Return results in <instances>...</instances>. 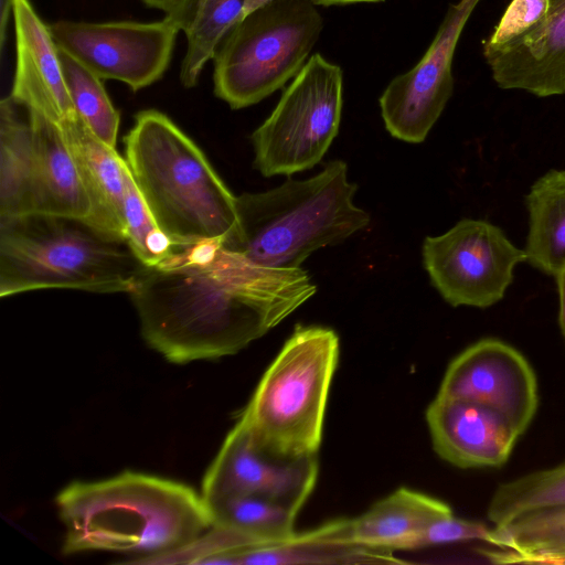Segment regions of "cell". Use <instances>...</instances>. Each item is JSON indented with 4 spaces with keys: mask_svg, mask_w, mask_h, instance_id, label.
Here are the masks:
<instances>
[{
    "mask_svg": "<svg viewBox=\"0 0 565 565\" xmlns=\"http://www.w3.org/2000/svg\"><path fill=\"white\" fill-rule=\"evenodd\" d=\"M317 291L302 268H269L221 241L177 245L129 292L147 344L177 364L234 354Z\"/></svg>",
    "mask_w": 565,
    "mask_h": 565,
    "instance_id": "cell-1",
    "label": "cell"
},
{
    "mask_svg": "<svg viewBox=\"0 0 565 565\" xmlns=\"http://www.w3.org/2000/svg\"><path fill=\"white\" fill-rule=\"evenodd\" d=\"M65 527L62 553L111 552L147 559L180 550L213 525L202 498L188 484L122 471L97 481H73L55 498Z\"/></svg>",
    "mask_w": 565,
    "mask_h": 565,
    "instance_id": "cell-2",
    "label": "cell"
},
{
    "mask_svg": "<svg viewBox=\"0 0 565 565\" xmlns=\"http://www.w3.org/2000/svg\"><path fill=\"white\" fill-rule=\"evenodd\" d=\"M125 145L134 180L174 245L222 241L234 232L237 196L167 115L156 109L139 111Z\"/></svg>",
    "mask_w": 565,
    "mask_h": 565,
    "instance_id": "cell-3",
    "label": "cell"
},
{
    "mask_svg": "<svg viewBox=\"0 0 565 565\" xmlns=\"http://www.w3.org/2000/svg\"><path fill=\"white\" fill-rule=\"evenodd\" d=\"M358 185L342 160L306 180L236 198L237 225L221 241L226 249L269 268H301L316 250L342 243L370 224L353 203Z\"/></svg>",
    "mask_w": 565,
    "mask_h": 565,
    "instance_id": "cell-4",
    "label": "cell"
},
{
    "mask_svg": "<svg viewBox=\"0 0 565 565\" xmlns=\"http://www.w3.org/2000/svg\"><path fill=\"white\" fill-rule=\"evenodd\" d=\"M128 242L88 222L30 213L0 218V297L38 289L130 292L145 268Z\"/></svg>",
    "mask_w": 565,
    "mask_h": 565,
    "instance_id": "cell-5",
    "label": "cell"
},
{
    "mask_svg": "<svg viewBox=\"0 0 565 565\" xmlns=\"http://www.w3.org/2000/svg\"><path fill=\"white\" fill-rule=\"evenodd\" d=\"M339 348L330 328L295 329L237 420L258 449L286 459L317 455Z\"/></svg>",
    "mask_w": 565,
    "mask_h": 565,
    "instance_id": "cell-6",
    "label": "cell"
},
{
    "mask_svg": "<svg viewBox=\"0 0 565 565\" xmlns=\"http://www.w3.org/2000/svg\"><path fill=\"white\" fill-rule=\"evenodd\" d=\"M323 30L311 0H274L237 22L213 56L214 94L232 109L259 103L294 78Z\"/></svg>",
    "mask_w": 565,
    "mask_h": 565,
    "instance_id": "cell-7",
    "label": "cell"
},
{
    "mask_svg": "<svg viewBox=\"0 0 565 565\" xmlns=\"http://www.w3.org/2000/svg\"><path fill=\"white\" fill-rule=\"evenodd\" d=\"M342 107L341 67L315 53L252 134L254 168L273 177L318 164L338 135Z\"/></svg>",
    "mask_w": 565,
    "mask_h": 565,
    "instance_id": "cell-8",
    "label": "cell"
},
{
    "mask_svg": "<svg viewBox=\"0 0 565 565\" xmlns=\"http://www.w3.org/2000/svg\"><path fill=\"white\" fill-rule=\"evenodd\" d=\"M526 259L495 225L465 218L446 233L427 236L423 263L430 281L452 307L488 308L499 302Z\"/></svg>",
    "mask_w": 565,
    "mask_h": 565,
    "instance_id": "cell-9",
    "label": "cell"
},
{
    "mask_svg": "<svg viewBox=\"0 0 565 565\" xmlns=\"http://www.w3.org/2000/svg\"><path fill=\"white\" fill-rule=\"evenodd\" d=\"M49 29L60 50L100 79L125 83L134 92L162 78L180 31L164 18L151 23L58 20Z\"/></svg>",
    "mask_w": 565,
    "mask_h": 565,
    "instance_id": "cell-10",
    "label": "cell"
},
{
    "mask_svg": "<svg viewBox=\"0 0 565 565\" xmlns=\"http://www.w3.org/2000/svg\"><path fill=\"white\" fill-rule=\"evenodd\" d=\"M480 0H459L448 7L429 47L409 71L394 77L379 104L386 130L394 138L423 142L454 93L451 71L461 32Z\"/></svg>",
    "mask_w": 565,
    "mask_h": 565,
    "instance_id": "cell-11",
    "label": "cell"
},
{
    "mask_svg": "<svg viewBox=\"0 0 565 565\" xmlns=\"http://www.w3.org/2000/svg\"><path fill=\"white\" fill-rule=\"evenodd\" d=\"M438 394L489 406L503 414L520 435L539 406L533 367L520 351L493 338L479 340L450 362Z\"/></svg>",
    "mask_w": 565,
    "mask_h": 565,
    "instance_id": "cell-12",
    "label": "cell"
},
{
    "mask_svg": "<svg viewBox=\"0 0 565 565\" xmlns=\"http://www.w3.org/2000/svg\"><path fill=\"white\" fill-rule=\"evenodd\" d=\"M318 477L316 456L286 459L258 449L237 422L223 441L202 482L205 503L230 497H260L298 510Z\"/></svg>",
    "mask_w": 565,
    "mask_h": 565,
    "instance_id": "cell-13",
    "label": "cell"
},
{
    "mask_svg": "<svg viewBox=\"0 0 565 565\" xmlns=\"http://www.w3.org/2000/svg\"><path fill=\"white\" fill-rule=\"evenodd\" d=\"M12 17L15 67L10 96L28 111L66 129L81 117L72 100L49 25L30 0H14Z\"/></svg>",
    "mask_w": 565,
    "mask_h": 565,
    "instance_id": "cell-14",
    "label": "cell"
},
{
    "mask_svg": "<svg viewBox=\"0 0 565 565\" xmlns=\"http://www.w3.org/2000/svg\"><path fill=\"white\" fill-rule=\"evenodd\" d=\"M426 422L436 454L462 469L504 465L521 436L498 411L439 394L426 409Z\"/></svg>",
    "mask_w": 565,
    "mask_h": 565,
    "instance_id": "cell-15",
    "label": "cell"
},
{
    "mask_svg": "<svg viewBox=\"0 0 565 565\" xmlns=\"http://www.w3.org/2000/svg\"><path fill=\"white\" fill-rule=\"evenodd\" d=\"M484 58L500 88L539 97L564 95L565 0L551 7L533 30Z\"/></svg>",
    "mask_w": 565,
    "mask_h": 565,
    "instance_id": "cell-16",
    "label": "cell"
},
{
    "mask_svg": "<svg viewBox=\"0 0 565 565\" xmlns=\"http://www.w3.org/2000/svg\"><path fill=\"white\" fill-rule=\"evenodd\" d=\"M28 113L36 154V213L79 218L93 225V198L66 134L42 116Z\"/></svg>",
    "mask_w": 565,
    "mask_h": 565,
    "instance_id": "cell-17",
    "label": "cell"
},
{
    "mask_svg": "<svg viewBox=\"0 0 565 565\" xmlns=\"http://www.w3.org/2000/svg\"><path fill=\"white\" fill-rule=\"evenodd\" d=\"M452 514L451 508L433 497L399 488L367 511L345 521L348 543L387 553L407 550L411 541L435 520Z\"/></svg>",
    "mask_w": 565,
    "mask_h": 565,
    "instance_id": "cell-18",
    "label": "cell"
},
{
    "mask_svg": "<svg viewBox=\"0 0 565 565\" xmlns=\"http://www.w3.org/2000/svg\"><path fill=\"white\" fill-rule=\"evenodd\" d=\"M36 154L28 110L0 103V218L36 213Z\"/></svg>",
    "mask_w": 565,
    "mask_h": 565,
    "instance_id": "cell-19",
    "label": "cell"
},
{
    "mask_svg": "<svg viewBox=\"0 0 565 565\" xmlns=\"http://www.w3.org/2000/svg\"><path fill=\"white\" fill-rule=\"evenodd\" d=\"M83 168L95 213L93 226L126 239L124 216L125 174L128 168L116 148L100 141L79 119L62 129ZM127 241V239H126Z\"/></svg>",
    "mask_w": 565,
    "mask_h": 565,
    "instance_id": "cell-20",
    "label": "cell"
},
{
    "mask_svg": "<svg viewBox=\"0 0 565 565\" xmlns=\"http://www.w3.org/2000/svg\"><path fill=\"white\" fill-rule=\"evenodd\" d=\"M529 233L526 262L556 276L565 267V171L550 170L526 195Z\"/></svg>",
    "mask_w": 565,
    "mask_h": 565,
    "instance_id": "cell-21",
    "label": "cell"
},
{
    "mask_svg": "<svg viewBox=\"0 0 565 565\" xmlns=\"http://www.w3.org/2000/svg\"><path fill=\"white\" fill-rule=\"evenodd\" d=\"M487 543L495 546L483 551L492 563L542 564L547 556L565 551V504L525 511L494 525Z\"/></svg>",
    "mask_w": 565,
    "mask_h": 565,
    "instance_id": "cell-22",
    "label": "cell"
},
{
    "mask_svg": "<svg viewBox=\"0 0 565 565\" xmlns=\"http://www.w3.org/2000/svg\"><path fill=\"white\" fill-rule=\"evenodd\" d=\"M214 525L227 527L266 543L292 537L300 510L260 497H230L205 503Z\"/></svg>",
    "mask_w": 565,
    "mask_h": 565,
    "instance_id": "cell-23",
    "label": "cell"
},
{
    "mask_svg": "<svg viewBox=\"0 0 565 565\" xmlns=\"http://www.w3.org/2000/svg\"><path fill=\"white\" fill-rule=\"evenodd\" d=\"M244 0H199L188 28L186 51L180 67L185 88L198 85L202 71L228 31L237 23Z\"/></svg>",
    "mask_w": 565,
    "mask_h": 565,
    "instance_id": "cell-24",
    "label": "cell"
},
{
    "mask_svg": "<svg viewBox=\"0 0 565 565\" xmlns=\"http://www.w3.org/2000/svg\"><path fill=\"white\" fill-rule=\"evenodd\" d=\"M559 504H565V462L500 484L489 501L487 518L499 525L525 511Z\"/></svg>",
    "mask_w": 565,
    "mask_h": 565,
    "instance_id": "cell-25",
    "label": "cell"
},
{
    "mask_svg": "<svg viewBox=\"0 0 565 565\" xmlns=\"http://www.w3.org/2000/svg\"><path fill=\"white\" fill-rule=\"evenodd\" d=\"M58 56L78 116L100 141L116 148L120 115L113 105L103 79L60 49Z\"/></svg>",
    "mask_w": 565,
    "mask_h": 565,
    "instance_id": "cell-26",
    "label": "cell"
},
{
    "mask_svg": "<svg viewBox=\"0 0 565 565\" xmlns=\"http://www.w3.org/2000/svg\"><path fill=\"white\" fill-rule=\"evenodd\" d=\"M124 216L126 239L146 266L157 265L173 253L177 245L159 227L129 167L125 174Z\"/></svg>",
    "mask_w": 565,
    "mask_h": 565,
    "instance_id": "cell-27",
    "label": "cell"
},
{
    "mask_svg": "<svg viewBox=\"0 0 565 565\" xmlns=\"http://www.w3.org/2000/svg\"><path fill=\"white\" fill-rule=\"evenodd\" d=\"M550 0H512L492 34L483 42V56L516 41L544 20Z\"/></svg>",
    "mask_w": 565,
    "mask_h": 565,
    "instance_id": "cell-28",
    "label": "cell"
},
{
    "mask_svg": "<svg viewBox=\"0 0 565 565\" xmlns=\"http://www.w3.org/2000/svg\"><path fill=\"white\" fill-rule=\"evenodd\" d=\"M491 527L481 522L456 518L452 513L431 522L411 541L407 550L469 541L487 543Z\"/></svg>",
    "mask_w": 565,
    "mask_h": 565,
    "instance_id": "cell-29",
    "label": "cell"
},
{
    "mask_svg": "<svg viewBox=\"0 0 565 565\" xmlns=\"http://www.w3.org/2000/svg\"><path fill=\"white\" fill-rule=\"evenodd\" d=\"M198 1L199 0H184L175 13L164 15V19L174 24L180 31H184L192 19Z\"/></svg>",
    "mask_w": 565,
    "mask_h": 565,
    "instance_id": "cell-30",
    "label": "cell"
},
{
    "mask_svg": "<svg viewBox=\"0 0 565 565\" xmlns=\"http://www.w3.org/2000/svg\"><path fill=\"white\" fill-rule=\"evenodd\" d=\"M14 0H0V52H3L7 39V28L12 13Z\"/></svg>",
    "mask_w": 565,
    "mask_h": 565,
    "instance_id": "cell-31",
    "label": "cell"
},
{
    "mask_svg": "<svg viewBox=\"0 0 565 565\" xmlns=\"http://www.w3.org/2000/svg\"><path fill=\"white\" fill-rule=\"evenodd\" d=\"M147 7L164 12V15L175 13L184 0H141Z\"/></svg>",
    "mask_w": 565,
    "mask_h": 565,
    "instance_id": "cell-32",
    "label": "cell"
},
{
    "mask_svg": "<svg viewBox=\"0 0 565 565\" xmlns=\"http://www.w3.org/2000/svg\"><path fill=\"white\" fill-rule=\"evenodd\" d=\"M559 294V327L565 338V267L555 276Z\"/></svg>",
    "mask_w": 565,
    "mask_h": 565,
    "instance_id": "cell-33",
    "label": "cell"
},
{
    "mask_svg": "<svg viewBox=\"0 0 565 565\" xmlns=\"http://www.w3.org/2000/svg\"><path fill=\"white\" fill-rule=\"evenodd\" d=\"M274 0H244L242 11L238 18V21H242L250 13L262 9L263 7L269 4Z\"/></svg>",
    "mask_w": 565,
    "mask_h": 565,
    "instance_id": "cell-34",
    "label": "cell"
},
{
    "mask_svg": "<svg viewBox=\"0 0 565 565\" xmlns=\"http://www.w3.org/2000/svg\"><path fill=\"white\" fill-rule=\"evenodd\" d=\"M385 0H311L317 7L345 6L353 3H377Z\"/></svg>",
    "mask_w": 565,
    "mask_h": 565,
    "instance_id": "cell-35",
    "label": "cell"
},
{
    "mask_svg": "<svg viewBox=\"0 0 565 565\" xmlns=\"http://www.w3.org/2000/svg\"><path fill=\"white\" fill-rule=\"evenodd\" d=\"M542 564H565V551L547 556Z\"/></svg>",
    "mask_w": 565,
    "mask_h": 565,
    "instance_id": "cell-36",
    "label": "cell"
},
{
    "mask_svg": "<svg viewBox=\"0 0 565 565\" xmlns=\"http://www.w3.org/2000/svg\"><path fill=\"white\" fill-rule=\"evenodd\" d=\"M551 1V7H553L554 4H556L557 2H559L561 0H550Z\"/></svg>",
    "mask_w": 565,
    "mask_h": 565,
    "instance_id": "cell-37",
    "label": "cell"
}]
</instances>
